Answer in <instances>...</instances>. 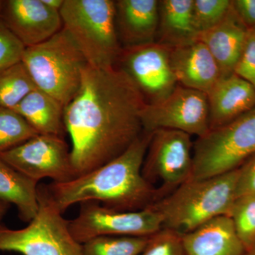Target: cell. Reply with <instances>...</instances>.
Returning a JSON list of instances; mask_svg holds the SVG:
<instances>
[{
  "mask_svg": "<svg viewBox=\"0 0 255 255\" xmlns=\"http://www.w3.org/2000/svg\"><path fill=\"white\" fill-rule=\"evenodd\" d=\"M145 105L135 84L117 65L87 64L80 90L64 112L78 177L117 158L141 135Z\"/></svg>",
  "mask_w": 255,
  "mask_h": 255,
  "instance_id": "1",
  "label": "cell"
},
{
  "mask_svg": "<svg viewBox=\"0 0 255 255\" xmlns=\"http://www.w3.org/2000/svg\"><path fill=\"white\" fill-rule=\"evenodd\" d=\"M152 132H142L122 155L108 163L65 183L46 185L62 213L77 204L95 201L118 211L147 209L160 199L144 178L142 164Z\"/></svg>",
  "mask_w": 255,
  "mask_h": 255,
  "instance_id": "2",
  "label": "cell"
},
{
  "mask_svg": "<svg viewBox=\"0 0 255 255\" xmlns=\"http://www.w3.org/2000/svg\"><path fill=\"white\" fill-rule=\"evenodd\" d=\"M238 168L204 179H189L152 207L162 219V228L180 235L194 231L210 220L230 216L237 199Z\"/></svg>",
  "mask_w": 255,
  "mask_h": 255,
  "instance_id": "3",
  "label": "cell"
},
{
  "mask_svg": "<svg viewBox=\"0 0 255 255\" xmlns=\"http://www.w3.org/2000/svg\"><path fill=\"white\" fill-rule=\"evenodd\" d=\"M21 63L36 88L65 107L80 88L87 62L76 43L63 28L47 41L25 48Z\"/></svg>",
  "mask_w": 255,
  "mask_h": 255,
  "instance_id": "4",
  "label": "cell"
},
{
  "mask_svg": "<svg viewBox=\"0 0 255 255\" xmlns=\"http://www.w3.org/2000/svg\"><path fill=\"white\" fill-rule=\"evenodd\" d=\"M63 28L92 67L115 66L122 47L115 24L113 0H65L60 11Z\"/></svg>",
  "mask_w": 255,
  "mask_h": 255,
  "instance_id": "5",
  "label": "cell"
},
{
  "mask_svg": "<svg viewBox=\"0 0 255 255\" xmlns=\"http://www.w3.org/2000/svg\"><path fill=\"white\" fill-rule=\"evenodd\" d=\"M38 211L34 219L21 229L0 225V252L22 255H82L79 243L69 228L46 185L38 187Z\"/></svg>",
  "mask_w": 255,
  "mask_h": 255,
  "instance_id": "6",
  "label": "cell"
},
{
  "mask_svg": "<svg viewBox=\"0 0 255 255\" xmlns=\"http://www.w3.org/2000/svg\"><path fill=\"white\" fill-rule=\"evenodd\" d=\"M255 153V107L232 122L197 137L191 179H204L238 169Z\"/></svg>",
  "mask_w": 255,
  "mask_h": 255,
  "instance_id": "7",
  "label": "cell"
},
{
  "mask_svg": "<svg viewBox=\"0 0 255 255\" xmlns=\"http://www.w3.org/2000/svg\"><path fill=\"white\" fill-rule=\"evenodd\" d=\"M193 149L191 135L186 132L172 129H158L152 132L142 174L155 189L158 184L161 198L191 179Z\"/></svg>",
  "mask_w": 255,
  "mask_h": 255,
  "instance_id": "8",
  "label": "cell"
},
{
  "mask_svg": "<svg viewBox=\"0 0 255 255\" xmlns=\"http://www.w3.org/2000/svg\"><path fill=\"white\" fill-rule=\"evenodd\" d=\"M78 216L69 228L80 244L102 236L149 237L162 228V219L152 206L137 211H118L95 201L80 204Z\"/></svg>",
  "mask_w": 255,
  "mask_h": 255,
  "instance_id": "9",
  "label": "cell"
},
{
  "mask_svg": "<svg viewBox=\"0 0 255 255\" xmlns=\"http://www.w3.org/2000/svg\"><path fill=\"white\" fill-rule=\"evenodd\" d=\"M0 158L35 182L49 178L65 183L78 177L71 151L63 137L38 134L0 155Z\"/></svg>",
  "mask_w": 255,
  "mask_h": 255,
  "instance_id": "10",
  "label": "cell"
},
{
  "mask_svg": "<svg viewBox=\"0 0 255 255\" xmlns=\"http://www.w3.org/2000/svg\"><path fill=\"white\" fill-rule=\"evenodd\" d=\"M140 119L143 131L172 129L203 136L209 130L207 95L178 85L164 100L145 105Z\"/></svg>",
  "mask_w": 255,
  "mask_h": 255,
  "instance_id": "11",
  "label": "cell"
},
{
  "mask_svg": "<svg viewBox=\"0 0 255 255\" xmlns=\"http://www.w3.org/2000/svg\"><path fill=\"white\" fill-rule=\"evenodd\" d=\"M116 65L133 82L146 105L164 100L178 85L169 48L157 42L122 48Z\"/></svg>",
  "mask_w": 255,
  "mask_h": 255,
  "instance_id": "12",
  "label": "cell"
},
{
  "mask_svg": "<svg viewBox=\"0 0 255 255\" xmlns=\"http://www.w3.org/2000/svg\"><path fill=\"white\" fill-rule=\"evenodd\" d=\"M0 18L25 48L47 41L63 28L60 11L42 0H4Z\"/></svg>",
  "mask_w": 255,
  "mask_h": 255,
  "instance_id": "13",
  "label": "cell"
},
{
  "mask_svg": "<svg viewBox=\"0 0 255 255\" xmlns=\"http://www.w3.org/2000/svg\"><path fill=\"white\" fill-rule=\"evenodd\" d=\"M169 57L178 85L207 95L221 78L219 65L199 39L186 46L169 48Z\"/></svg>",
  "mask_w": 255,
  "mask_h": 255,
  "instance_id": "14",
  "label": "cell"
},
{
  "mask_svg": "<svg viewBox=\"0 0 255 255\" xmlns=\"http://www.w3.org/2000/svg\"><path fill=\"white\" fill-rule=\"evenodd\" d=\"M159 21L157 0L115 1V24L122 48L155 43Z\"/></svg>",
  "mask_w": 255,
  "mask_h": 255,
  "instance_id": "15",
  "label": "cell"
},
{
  "mask_svg": "<svg viewBox=\"0 0 255 255\" xmlns=\"http://www.w3.org/2000/svg\"><path fill=\"white\" fill-rule=\"evenodd\" d=\"M207 97L209 130L232 122L255 107V89L235 73L220 78Z\"/></svg>",
  "mask_w": 255,
  "mask_h": 255,
  "instance_id": "16",
  "label": "cell"
},
{
  "mask_svg": "<svg viewBox=\"0 0 255 255\" xmlns=\"http://www.w3.org/2000/svg\"><path fill=\"white\" fill-rule=\"evenodd\" d=\"M248 28L233 9L217 26L201 33L198 39L206 45L219 65L221 78L234 73L246 44Z\"/></svg>",
  "mask_w": 255,
  "mask_h": 255,
  "instance_id": "17",
  "label": "cell"
},
{
  "mask_svg": "<svg viewBox=\"0 0 255 255\" xmlns=\"http://www.w3.org/2000/svg\"><path fill=\"white\" fill-rule=\"evenodd\" d=\"M186 255H246L232 219L221 216L182 235Z\"/></svg>",
  "mask_w": 255,
  "mask_h": 255,
  "instance_id": "18",
  "label": "cell"
},
{
  "mask_svg": "<svg viewBox=\"0 0 255 255\" xmlns=\"http://www.w3.org/2000/svg\"><path fill=\"white\" fill-rule=\"evenodd\" d=\"M194 0H159L157 43L169 48L196 41L199 33L193 22Z\"/></svg>",
  "mask_w": 255,
  "mask_h": 255,
  "instance_id": "19",
  "label": "cell"
},
{
  "mask_svg": "<svg viewBox=\"0 0 255 255\" xmlns=\"http://www.w3.org/2000/svg\"><path fill=\"white\" fill-rule=\"evenodd\" d=\"M12 110L21 115L38 134L65 136V107L54 97L36 88Z\"/></svg>",
  "mask_w": 255,
  "mask_h": 255,
  "instance_id": "20",
  "label": "cell"
},
{
  "mask_svg": "<svg viewBox=\"0 0 255 255\" xmlns=\"http://www.w3.org/2000/svg\"><path fill=\"white\" fill-rule=\"evenodd\" d=\"M38 182L0 158V200L16 206L23 222H31L38 213Z\"/></svg>",
  "mask_w": 255,
  "mask_h": 255,
  "instance_id": "21",
  "label": "cell"
},
{
  "mask_svg": "<svg viewBox=\"0 0 255 255\" xmlns=\"http://www.w3.org/2000/svg\"><path fill=\"white\" fill-rule=\"evenodd\" d=\"M33 80L21 62L0 71V107L13 110L32 90Z\"/></svg>",
  "mask_w": 255,
  "mask_h": 255,
  "instance_id": "22",
  "label": "cell"
},
{
  "mask_svg": "<svg viewBox=\"0 0 255 255\" xmlns=\"http://www.w3.org/2000/svg\"><path fill=\"white\" fill-rule=\"evenodd\" d=\"M149 237L102 236L94 238L82 244V255H140Z\"/></svg>",
  "mask_w": 255,
  "mask_h": 255,
  "instance_id": "23",
  "label": "cell"
},
{
  "mask_svg": "<svg viewBox=\"0 0 255 255\" xmlns=\"http://www.w3.org/2000/svg\"><path fill=\"white\" fill-rule=\"evenodd\" d=\"M37 135L38 132L21 115L0 107V155Z\"/></svg>",
  "mask_w": 255,
  "mask_h": 255,
  "instance_id": "24",
  "label": "cell"
},
{
  "mask_svg": "<svg viewBox=\"0 0 255 255\" xmlns=\"http://www.w3.org/2000/svg\"><path fill=\"white\" fill-rule=\"evenodd\" d=\"M229 216L246 251H251L255 246V194L238 198Z\"/></svg>",
  "mask_w": 255,
  "mask_h": 255,
  "instance_id": "25",
  "label": "cell"
},
{
  "mask_svg": "<svg viewBox=\"0 0 255 255\" xmlns=\"http://www.w3.org/2000/svg\"><path fill=\"white\" fill-rule=\"evenodd\" d=\"M231 6L232 0H194L193 22L199 35L221 22Z\"/></svg>",
  "mask_w": 255,
  "mask_h": 255,
  "instance_id": "26",
  "label": "cell"
},
{
  "mask_svg": "<svg viewBox=\"0 0 255 255\" xmlns=\"http://www.w3.org/2000/svg\"><path fill=\"white\" fill-rule=\"evenodd\" d=\"M140 255H186L182 235L162 228L149 237Z\"/></svg>",
  "mask_w": 255,
  "mask_h": 255,
  "instance_id": "27",
  "label": "cell"
},
{
  "mask_svg": "<svg viewBox=\"0 0 255 255\" xmlns=\"http://www.w3.org/2000/svg\"><path fill=\"white\" fill-rule=\"evenodd\" d=\"M25 47L0 18V71L21 62Z\"/></svg>",
  "mask_w": 255,
  "mask_h": 255,
  "instance_id": "28",
  "label": "cell"
},
{
  "mask_svg": "<svg viewBox=\"0 0 255 255\" xmlns=\"http://www.w3.org/2000/svg\"><path fill=\"white\" fill-rule=\"evenodd\" d=\"M234 73L255 89V28H248L246 44Z\"/></svg>",
  "mask_w": 255,
  "mask_h": 255,
  "instance_id": "29",
  "label": "cell"
},
{
  "mask_svg": "<svg viewBox=\"0 0 255 255\" xmlns=\"http://www.w3.org/2000/svg\"><path fill=\"white\" fill-rule=\"evenodd\" d=\"M238 198L255 194V153L238 167Z\"/></svg>",
  "mask_w": 255,
  "mask_h": 255,
  "instance_id": "30",
  "label": "cell"
},
{
  "mask_svg": "<svg viewBox=\"0 0 255 255\" xmlns=\"http://www.w3.org/2000/svg\"><path fill=\"white\" fill-rule=\"evenodd\" d=\"M233 9L248 28H255V0H232Z\"/></svg>",
  "mask_w": 255,
  "mask_h": 255,
  "instance_id": "31",
  "label": "cell"
},
{
  "mask_svg": "<svg viewBox=\"0 0 255 255\" xmlns=\"http://www.w3.org/2000/svg\"><path fill=\"white\" fill-rule=\"evenodd\" d=\"M42 1L50 9L60 11L63 7L64 2H65V0H42Z\"/></svg>",
  "mask_w": 255,
  "mask_h": 255,
  "instance_id": "32",
  "label": "cell"
},
{
  "mask_svg": "<svg viewBox=\"0 0 255 255\" xmlns=\"http://www.w3.org/2000/svg\"><path fill=\"white\" fill-rule=\"evenodd\" d=\"M10 207V204L4 201L0 200V225H1V221L5 215L7 213Z\"/></svg>",
  "mask_w": 255,
  "mask_h": 255,
  "instance_id": "33",
  "label": "cell"
},
{
  "mask_svg": "<svg viewBox=\"0 0 255 255\" xmlns=\"http://www.w3.org/2000/svg\"><path fill=\"white\" fill-rule=\"evenodd\" d=\"M246 255H255V246L248 252H247Z\"/></svg>",
  "mask_w": 255,
  "mask_h": 255,
  "instance_id": "34",
  "label": "cell"
},
{
  "mask_svg": "<svg viewBox=\"0 0 255 255\" xmlns=\"http://www.w3.org/2000/svg\"><path fill=\"white\" fill-rule=\"evenodd\" d=\"M3 1L4 0H0V14H1V9H2Z\"/></svg>",
  "mask_w": 255,
  "mask_h": 255,
  "instance_id": "35",
  "label": "cell"
}]
</instances>
